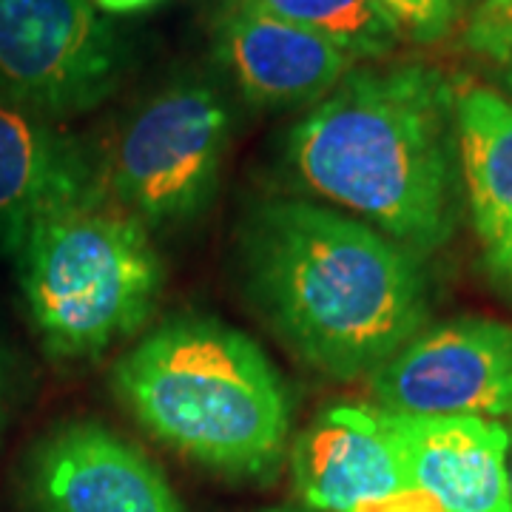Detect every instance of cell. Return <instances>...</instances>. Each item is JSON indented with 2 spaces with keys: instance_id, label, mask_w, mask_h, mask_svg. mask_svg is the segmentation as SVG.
Instances as JSON below:
<instances>
[{
  "instance_id": "obj_9",
  "label": "cell",
  "mask_w": 512,
  "mask_h": 512,
  "mask_svg": "<svg viewBox=\"0 0 512 512\" xmlns=\"http://www.w3.org/2000/svg\"><path fill=\"white\" fill-rule=\"evenodd\" d=\"M384 424L413 490L444 512H512L507 487L510 430L476 416H396Z\"/></svg>"
},
{
  "instance_id": "obj_8",
  "label": "cell",
  "mask_w": 512,
  "mask_h": 512,
  "mask_svg": "<svg viewBox=\"0 0 512 512\" xmlns=\"http://www.w3.org/2000/svg\"><path fill=\"white\" fill-rule=\"evenodd\" d=\"M29 495L37 512H185L163 470L94 421L66 424L37 447Z\"/></svg>"
},
{
  "instance_id": "obj_5",
  "label": "cell",
  "mask_w": 512,
  "mask_h": 512,
  "mask_svg": "<svg viewBox=\"0 0 512 512\" xmlns=\"http://www.w3.org/2000/svg\"><path fill=\"white\" fill-rule=\"evenodd\" d=\"M231 140V109L208 80L148 97L97 165V183L146 228L194 220L211 200Z\"/></svg>"
},
{
  "instance_id": "obj_1",
  "label": "cell",
  "mask_w": 512,
  "mask_h": 512,
  "mask_svg": "<svg viewBox=\"0 0 512 512\" xmlns=\"http://www.w3.org/2000/svg\"><path fill=\"white\" fill-rule=\"evenodd\" d=\"M242 271L268 328L333 379L376 373L427 319L416 256L313 202L259 205L242 231Z\"/></svg>"
},
{
  "instance_id": "obj_7",
  "label": "cell",
  "mask_w": 512,
  "mask_h": 512,
  "mask_svg": "<svg viewBox=\"0 0 512 512\" xmlns=\"http://www.w3.org/2000/svg\"><path fill=\"white\" fill-rule=\"evenodd\" d=\"M370 390L396 416H510L512 325L470 316L416 333L370 373Z\"/></svg>"
},
{
  "instance_id": "obj_3",
  "label": "cell",
  "mask_w": 512,
  "mask_h": 512,
  "mask_svg": "<svg viewBox=\"0 0 512 512\" xmlns=\"http://www.w3.org/2000/svg\"><path fill=\"white\" fill-rule=\"evenodd\" d=\"M114 393L154 439L228 478L274 476L291 433L288 387L251 336L185 316L114 367Z\"/></svg>"
},
{
  "instance_id": "obj_18",
  "label": "cell",
  "mask_w": 512,
  "mask_h": 512,
  "mask_svg": "<svg viewBox=\"0 0 512 512\" xmlns=\"http://www.w3.org/2000/svg\"><path fill=\"white\" fill-rule=\"evenodd\" d=\"M97 12H109V15H134V12H146L154 9L163 0H89Z\"/></svg>"
},
{
  "instance_id": "obj_6",
  "label": "cell",
  "mask_w": 512,
  "mask_h": 512,
  "mask_svg": "<svg viewBox=\"0 0 512 512\" xmlns=\"http://www.w3.org/2000/svg\"><path fill=\"white\" fill-rule=\"evenodd\" d=\"M126 49L89 0H0V100L43 120L97 109Z\"/></svg>"
},
{
  "instance_id": "obj_20",
  "label": "cell",
  "mask_w": 512,
  "mask_h": 512,
  "mask_svg": "<svg viewBox=\"0 0 512 512\" xmlns=\"http://www.w3.org/2000/svg\"><path fill=\"white\" fill-rule=\"evenodd\" d=\"M507 487H510V504H512V433H510V450H507Z\"/></svg>"
},
{
  "instance_id": "obj_22",
  "label": "cell",
  "mask_w": 512,
  "mask_h": 512,
  "mask_svg": "<svg viewBox=\"0 0 512 512\" xmlns=\"http://www.w3.org/2000/svg\"><path fill=\"white\" fill-rule=\"evenodd\" d=\"M265 512H302V510H265Z\"/></svg>"
},
{
  "instance_id": "obj_17",
  "label": "cell",
  "mask_w": 512,
  "mask_h": 512,
  "mask_svg": "<svg viewBox=\"0 0 512 512\" xmlns=\"http://www.w3.org/2000/svg\"><path fill=\"white\" fill-rule=\"evenodd\" d=\"M353 512H444L430 498L427 493H421V490H402V493L390 495V498H382V501H373V504H365V507H359V510Z\"/></svg>"
},
{
  "instance_id": "obj_13",
  "label": "cell",
  "mask_w": 512,
  "mask_h": 512,
  "mask_svg": "<svg viewBox=\"0 0 512 512\" xmlns=\"http://www.w3.org/2000/svg\"><path fill=\"white\" fill-rule=\"evenodd\" d=\"M458 168L484 259L512 285V100L481 83L456 89Z\"/></svg>"
},
{
  "instance_id": "obj_16",
  "label": "cell",
  "mask_w": 512,
  "mask_h": 512,
  "mask_svg": "<svg viewBox=\"0 0 512 512\" xmlns=\"http://www.w3.org/2000/svg\"><path fill=\"white\" fill-rule=\"evenodd\" d=\"M464 46L498 66L512 60V0H481L464 26Z\"/></svg>"
},
{
  "instance_id": "obj_14",
  "label": "cell",
  "mask_w": 512,
  "mask_h": 512,
  "mask_svg": "<svg viewBox=\"0 0 512 512\" xmlns=\"http://www.w3.org/2000/svg\"><path fill=\"white\" fill-rule=\"evenodd\" d=\"M276 18L296 23L339 46L356 63L382 60L402 40L399 23L382 0H251Z\"/></svg>"
},
{
  "instance_id": "obj_15",
  "label": "cell",
  "mask_w": 512,
  "mask_h": 512,
  "mask_svg": "<svg viewBox=\"0 0 512 512\" xmlns=\"http://www.w3.org/2000/svg\"><path fill=\"white\" fill-rule=\"evenodd\" d=\"M464 3L467 0H382L402 35L416 43H436L450 35L464 15Z\"/></svg>"
},
{
  "instance_id": "obj_19",
  "label": "cell",
  "mask_w": 512,
  "mask_h": 512,
  "mask_svg": "<svg viewBox=\"0 0 512 512\" xmlns=\"http://www.w3.org/2000/svg\"><path fill=\"white\" fill-rule=\"evenodd\" d=\"M501 86H504V94L512 100V60L501 63Z\"/></svg>"
},
{
  "instance_id": "obj_11",
  "label": "cell",
  "mask_w": 512,
  "mask_h": 512,
  "mask_svg": "<svg viewBox=\"0 0 512 512\" xmlns=\"http://www.w3.org/2000/svg\"><path fill=\"white\" fill-rule=\"evenodd\" d=\"M296 495L322 512H353L410 490L384 410L367 404H330L291 447Z\"/></svg>"
},
{
  "instance_id": "obj_4",
  "label": "cell",
  "mask_w": 512,
  "mask_h": 512,
  "mask_svg": "<svg viewBox=\"0 0 512 512\" xmlns=\"http://www.w3.org/2000/svg\"><path fill=\"white\" fill-rule=\"evenodd\" d=\"M15 262L37 336L63 362L97 359L126 342L163 291L148 228L106 194L37 222Z\"/></svg>"
},
{
  "instance_id": "obj_2",
  "label": "cell",
  "mask_w": 512,
  "mask_h": 512,
  "mask_svg": "<svg viewBox=\"0 0 512 512\" xmlns=\"http://www.w3.org/2000/svg\"><path fill=\"white\" fill-rule=\"evenodd\" d=\"M296 177L407 251L456 228V86L427 63L353 72L288 134Z\"/></svg>"
},
{
  "instance_id": "obj_10",
  "label": "cell",
  "mask_w": 512,
  "mask_h": 512,
  "mask_svg": "<svg viewBox=\"0 0 512 512\" xmlns=\"http://www.w3.org/2000/svg\"><path fill=\"white\" fill-rule=\"evenodd\" d=\"M217 49L242 100L256 109L316 106L356 69L339 46L251 0L220 20Z\"/></svg>"
},
{
  "instance_id": "obj_21",
  "label": "cell",
  "mask_w": 512,
  "mask_h": 512,
  "mask_svg": "<svg viewBox=\"0 0 512 512\" xmlns=\"http://www.w3.org/2000/svg\"><path fill=\"white\" fill-rule=\"evenodd\" d=\"M0 399H3V367H0Z\"/></svg>"
},
{
  "instance_id": "obj_12",
  "label": "cell",
  "mask_w": 512,
  "mask_h": 512,
  "mask_svg": "<svg viewBox=\"0 0 512 512\" xmlns=\"http://www.w3.org/2000/svg\"><path fill=\"white\" fill-rule=\"evenodd\" d=\"M103 194L97 163L49 120L0 100V248L18 254L52 214Z\"/></svg>"
}]
</instances>
